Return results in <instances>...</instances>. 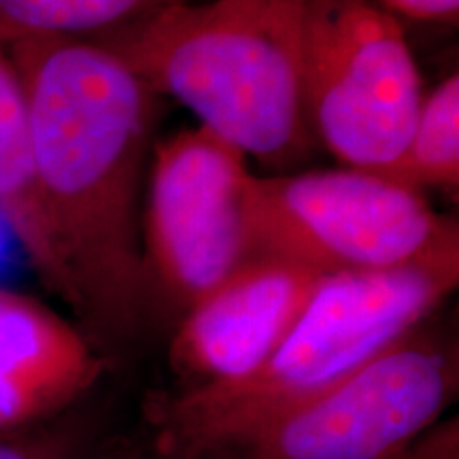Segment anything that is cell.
Returning a JSON list of instances; mask_svg holds the SVG:
<instances>
[{
	"mask_svg": "<svg viewBox=\"0 0 459 459\" xmlns=\"http://www.w3.org/2000/svg\"><path fill=\"white\" fill-rule=\"evenodd\" d=\"M324 274L274 255H257L179 317L169 364L181 389L255 372L300 319Z\"/></svg>",
	"mask_w": 459,
	"mask_h": 459,
	"instance_id": "8",
	"label": "cell"
},
{
	"mask_svg": "<svg viewBox=\"0 0 459 459\" xmlns=\"http://www.w3.org/2000/svg\"><path fill=\"white\" fill-rule=\"evenodd\" d=\"M434 317L330 392L198 459H387L404 449L459 394L457 336Z\"/></svg>",
	"mask_w": 459,
	"mask_h": 459,
	"instance_id": "5",
	"label": "cell"
},
{
	"mask_svg": "<svg viewBox=\"0 0 459 459\" xmlns=\"http://www.w3.org/2000/svg\"><path fill=\"white\" fill-rule=\"evenodd\" d=\"M0 226L41 283L71 308L73 290L34 177L28 102L7 45L0 43Z\"/></svg>",
	"mask_w": 459,
	"mask_h": 459,
	"instance_id": "10",
	"label": "cell"
},
{
	"mask_svg": "<svg viewBox=\"0 0 459 459\" xmlns=\"http://www.w3.org/2000/svg\"><path fill=\"white\" fill-rule=\"evenodd\" d=\"M108 370L74 321L39 298L0 287V434L65 415Z\"/></svg>",
	"mask_w": 459,
	"mask_h": 459,
	"instance_id": "9",
	"label": "cell"
},
{
	"mask_svg": "<svg viewBox=\"0 0 459 459\" xmlns=\"http://www.w3.org/2000/svg\"><path fill=\"white\" fill-rule=\"evenodd\" d=\"M389 13L421 22H457L459 0H375Z\"/></svg>",
	"mask_w": 459,
	"mask_h": 459,
	"instance_id": "15",
	"label": "cell"
},
{
	"mask_svg": "<svg viewBox=\"0 0 459 459\" xmlns=\"http://www.w3.org/2000/svg\"><path fill=\"white\" fill-rule=\"evenodd\" d=\"M91 395L65 415L0 434V459H117L130 443Z\"/></svg>",
	"mask_w": 459,
	"mask_h": 459,
	"instance_id": "13",
	"label": "cell"
},
{
	"mask_svg": "<svg viewBox=\"0 0 459 459\" xmlns=\"http://www.w3.org/2000/svg\"><path fill=\"white\" fill-rule=\"evenodd\" d=\"M302 100L315 145L341 166L392 177L423 100L398 17L375 0H308Z\"/></svg>",
	"mask_w": 459,
	"mask_h": 459,
	"instance_id": "4",
	"label": "cell"
},
{
	"mask_svg": "<svg viewBox=\"0 0 459 459\" xmlns=\"http://www.w3.org/2000/svg\"><path fill=\"white\" fill-rule=\"evenodd\" d=\"M394 179L426 192L459 186V77L449 74L423 94L415 126Z\"/></svg>",
	"mask_w": 459,
	"mask_h": 459,
	"instance_id": "12",
	"label": "cell"
},
{
	"mask_svg": "<svg viewBox=\"0 0 459 459\" xmlns=\"http://www.w3.org/2000/svg\"><path fill=\"white\" fill-rule=\"evenodd\" d=\"M307 9L308 0L170 3L91 41L247 160L291 172L317 147L302 100Z\"/></svg>",
	"mask_w": 459,
	"mask_h": 459,
	"instance_id": "3",
	"label": "cell"
},
{
	"mask_svg": "<svg viewBox=\"0 0 459 459\" xmlns=\"http://www.w3.org/2000/svg\"><path fill=\"white\" fill-rule=\"evenodd\" d=\"M117 459H177V457L162 455V453H156L153 449H149V446H145L143 451H134V449H130V445H128V449H126Z\"/></svg>",
	"mask_w": 459,
	"mask_h": 459,
	"instance_id": "16",
	"label": "cell"
},
{
	"mask_svg": "<svg viewBox=\"0 0 459 459\" xmlns=\"http://www.w3.org/2000/svg\"><path fill=\"white\" fill-rule=\"evenodd\" d=\"M459 283V237L385 271L321 277L300 319L251 375L143 406L149 449L198 459L307 404L434 317Z\"/></svg>",
	"mask_w": 459,
	"mask_h": 459,
	"instance_id": "2",
	"label": "cell"
},
{
	"mask_svg": "<svg viewBox=\"0 0 459 459\" xmlns=\"http://www.w3.org/2000/svg\"><path fill=\"white\" fill-rule=\"evenodd\" d=\"M387 459H459V419H443Z\"/></svg>",
	"mask_w": 459,
	"mask_h": 459,
	"instance_id": "14",
	"label": "cell"
},
{
	"mask_svg": "<svg viewBox=\"0 0 459 459\" xmlns=\"http://www.w3.org/2000/svg\"><path fill=\"white\" fill-rule=\"evenodd\" d=\"M254 215L260 255L324 277L402 266L459 237L426 192L351 166L257 177Z\"/></svg>",
	"mask_w": 459,
	"mask_h": 459,
	"instance_id": "6",
	"label": "cell"
},
{
	"mask_svg": "<svg viewBox=\"0 0 459 459\" xmlns=\"http://www.w3.org/2000/svg\"><path fill=\"white\" fill-rule=\"evenodd\" d=\"M28 102L34 177L73 290L74 324L108 361L152 328L143 247L153 94L91 39L7 45Z\"/></svg>",
	"mask_w": 459,
	"mask_h": 459,
	"instance_id": "1",
	"label": "cell"
},
{
	"mask_svg": "<svg viewBox=\"0 0 459 459\" xmlns=\"http://www.w3.org/2000/svg\"><path fill=\"white\" fill-rule=\"evenodd\" d=\"M249 160L213 132L189 128L152 149L143 247L160 304L183 315L260 255Z\"/></svg>",
	"mask_w": 459,
	"mask_h": 459,
	"instance_id": "7",
	"label": "cell"
},
{
	"mask_svg": "<svg viewBox=\"0 0 459 459\" xmlns=\"http://www.w3.org/2000/svg\"><path fill=\"white\" fill-rule=\"evenodd\" d=\"M177 0H0V43L91 39Z\"/></svg>",
	"mask_w": 459,
	"mask_h": 459,
	"instance_id": "11",
	"label": "cell"
},
{
	"mask_svg": "<svg viewBox=\"0 0 459 459\" xmlns=\"http://www.w3.org/2000/svg\"><path fill=\"white\" fill-rule=\"evenodd\" d=\"M0 260H3V240H0Z\"/></svg>",
	"mask_w": 459,
	"mask_h": 459,
	"instance_id": "17",
	"label": "cell"
}]
</instances>
